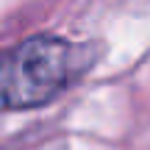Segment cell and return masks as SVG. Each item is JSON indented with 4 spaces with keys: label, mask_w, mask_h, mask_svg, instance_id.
Here are the masks:
<instances>
[{
    "label": "cell",
    "mask_w": 150,
    "mask_h": 150,
    "mask_svg": "<svg viewBox=\"0 0 150 150\" xmlns=\"http://www.w3.org/2000/svg\"><path fill=\"white\" fill-rule=\"evenodd\" d=\"M92 64L89 45L56 33H33L6 50L0 67V100L6 111L53 103Z\"/></svg>",
    "instance_id": "cell-1"
}]
</instances>
